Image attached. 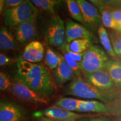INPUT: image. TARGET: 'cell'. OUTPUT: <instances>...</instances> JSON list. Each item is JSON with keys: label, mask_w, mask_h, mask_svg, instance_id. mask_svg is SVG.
Listing matches in <instances>:
<instances>
[{"label": "cell", "mask_w": 121, "mask_h": 121, "mask_svg": "<svg viewBox=\"0 0 121 121\" xmlns=\"http://www.w3.org/2000/svg\"><path fill=\"white\" fill-rule=\"evenodd\" d=\"M111 13L115 21L121 28V10H113Z\"/></svg>", "instance_id": "1f68e13d"}, {"label": "cell", "mask_w": 121, "mask_h": 121, "mask_svg": "<svg viewBox=\"0 0 121 121\" xmlns=\"http://www.w3.org/2000/svg\"><path fill=\"white\" fill-rule=\"evenodd\" d=\"M66 4L72 19L76 22L84 24L82 12L77 1L74 0H67L66 1Z\"/></svg>", "instance_id": "cb8c5ba5"}, {"label": "cell", "mask_w": 121, "mask_h": 121, "mask_svg": "<svg viewBox=\"0 0 121 121\" xmlns=\"http://www.w3.org/2000/svg\"></svg>", "instance_id": "e575fe53"}, {"label": "cell", "mask_w": 121, "mask_h": 121, "mask_svg": "<svg viewBox=\"0 0 121 121\" xmlns=\"http://www.w3.org/2000/svg\"><path fill=\"white\" fill-rule=\"evenodd\" d=\"M85 79L103 91L111 90L114 86L112 80L105 69H100L85 77Z\"/></svg>", "instance_id": "4fadbf2b"}, {"label": "cell", "mask_w": 121, "mask_h": 121, "mask_svg": "<svg viewBox=\"0 0 121 121\" xmlns=\"http://www.w3.org/2000/svg\"><path fill=\"white\" fill-rule=\"evenodd\" d=\"M17 60L10 58V57L6 56L4 54L0 53V66H5L9 64L14 62Z\"/></svg>", "instance_id": "f546056e"}, {"label": "cell", "mask_w": 121, "mask_h": 121, "mask_svg": "<svg viewBox=\"0 0 121 121\" xmlns=\"http://www.w3.org/2000/svg\"><path fill=\"white\" fill-rule=\"evenodd\" d=\"M57 53L59 57V64L53 70L52 78L56 85L61 87L68 82H71L76 77L71 68L65 61L62 54L58 52Z\"/></svg>", "instance_id": "8fae6325"}, {"label": "cell", "mask_w": 121, "mask_h": 121, "mask_svg": "<svg viewBox=\"0 0 121 121\" xmlns=\"http://www.w3.org/2000/svg\"><path fill=\"white\" fill-rule=\"evenodd\" d=\"M48 43L60 49L66 43L65 24L58 15H54L48 22L46 29Z\"/></svg>", "instance_id": "5b68a950"}, {"label": "cell", "mask_w": 121, "mask_h": 121, "mask_svg": "<svg viewBox=\"0 0 121 121\" xmlns=\"http://www.w3.org/2000/svg\"><path fill=\"white\" fill-rule=\"evenodd\" d=\"M63 47L65 48V50H66V52H67V53L69 54V56L72 59H73L74 60H75L76 61H77L78 62L80 63L81 62L82 60V57H83V55H84V53H74L71 52V51L68 49L67 46H66V43L65 44Z\"/></svg>", "instance_id": "83f0119b"}, {"label": "cell", "mask_w": 121, "mask_h": 121, "mask_svg": "<svg viewBox=\"0 0 121 121\" xmlns=\"http://www.w3.org/2000/svg\"><path fill=\"white\" fill-rule=\"evenodd\" d=\"M109 60L107 53L100 47L92 44L84 52L82 61L80 63L82 74L85 77L97 71L105 69Z\"/></svg>", "instance_id": "277c9868"}, {"label": "cell", "mask_w": 121, "mask_h": 121, "mask_svg": "<svg viewBox=\"0 0 121 121\" xmlns=\"http://www.w3.org/2000/svg\"><path fill=\"white\" fill-rule=\"evenodd\" d=\"M27 112L22 106L9 99H0V121H24Z\"/></svg>", "instance_id": "52a82bcc"}, {"label": "cell", "mask_w": 121, "mask_h": 121, "mask_svg": "<svg viewBox=\"0 0 121 121\" xmlns=\"http://www.w3.org/2000/svg\"><path fill=\"white\" fill-rule=\"evenodd\" d=\"M38 13L31 1L23 0L17 7L3 12L2 17L5 26L12 29L19 24L37 19Z\"/></svg>", "instance_id": "7a4b0ae2"}, {"label": "cell", "mask_w": 121, "mask_h": 121, "mask_svg": "<svg viewBox=\"0 0 121 121\" xmlns=\"http://www.w3.org/2000/svg\"><path fill=\"white\" fill-rule=\"evenodd\" d=\"M65 95H71L84 99L99 100L102 102H108L109 97L105 92L99 90L85 79L76 78L66 86Z\"/></svg>", "instance_id": "3957f363"}, {"label": "cell", "mask_w": 121, "mask_h": 121, "mask_svg": "<svg viewBox=\"0 0 121 121\" xmlns=\"http://www.w3.org/2000/svg\"><path fill=\"white\" fill-rule=\"evenodd\" d=\"M66 35V43H69L78 39H86L91 40L94 35L90 30L81 24L68 19L65 22Z\"/></svg>", "instance_id": "7c38bea8"}, {"label": "cell", "mask_w": 121, "mask_h": 121, "mask_svg": "<svg viewBox=\"0 0 121 121\" xmlns=\"http://www.w3.org/2000/svg\"><path fill=\"white\" fill-rule=\"evenodd\" d=\"M45 66L51 70H54L59 64V57L57 52H55L49 47H47L44 56Z\"/></svg>", "instance_id": "603a6c76"}, {"label": "cell", "mask_w": 121, "mask_h": 121, "mask_svg": "<svg viewBox=\"0 0 121 121\" xmlns=\"http://www.w3.org/2000/svg\"><path fill=\"white\" fill-rule=\"evenodd\" d=\"M92 44L91 40L86 39H78L73 40L69 44L66 43V46L72 52L84 53Z\"/></svg>", "instance_id": "d6986e66"}, {"label": "cell", "mask_w": 121, "mask_h": 121, "mask_svg": "<svg viewBox=\"0 0 121 121\" xmlns=\"http://www.w3.org/2000/svg\"><path fill=\"white\" fill-rule=\"evenodd\" d=\"M77 112L80 113H97L106 114L108 113V110L105 104L100 101L95 100H81Z\"/></svg>", "instance_id": "2e32d148"}, {"label": "cell", "mask_w": 121, "mask_h": 121, "mask_svg": "<svg viewBox=\"0 0 121 121\" xmlns=\"http://www.w3.org/2000/svg\"><path fill=\"white\" fill-rule=\"evenodd\" d=\"M112 46L116 54L121 57V36L113 40Z\"/></svg>", "instance_id": "f1b7e54d"}, {"label": "cell", "mask_w": 121, "mask_h": 121, "mask_svg": "<svg viewBox=\"0 0 121 121\" xmlns=\"http://www.w3.org/2000/svg\"><path fill=\"white\" fill-rule=\"evenodd\" d=\"M60 50L61 51L65 61L66 62V63L69 67L71 68L76 77L78 78H82V72H81V68H80V63L76 61L75 60H74L69 56L63 47Z\"/></svg>", "instance_id": "d4e9b609"}, {"label": "cell", "mask_w": 121, "mask_h": 121, "mask_svg": "<svg viewBox=\"0 0 121 121\" xmlns=\"http://www.w3.org/2000/svg\"><path fill=\"white\" fill-rule=\"evenodd\" d=\"M105 69L111 78L114 85L121 88V62L109 60L105 65Z\"/></svg>", "instance_id": "ac0fdd59"}, {"label": "cell", "mask_w": 121, "mask_h": 121, "mask_svg": "<svg viewBox=\"0 0 121 121\" xmlns=\"http://www.w3.org/2000/svg\"><path fill=\"white\" fill-rule=\"evenodd\" d=\"M13 33L6 26H0V52L17 49L19 44Z\"/></svg>", "instance_id": "9a60e30c"}, {"label": "cell", "mask_w": 121, "mask_h": 121, "mask_svg": "<svg viewBox=\"0 0 121 121\" xmlns=\"http://www.w3.org/2000/svg\"><path fill=\"white\" fill-rule=\"evenodd\" d=\"M22 1L23 0H6L4 4V11L17 7L22 4Z\"/></svg>", "instance_id": "4316f807"}, {"label": "cell", "mask_w": 121, "mask_h": 121, "mask_svg": "<svg viewBox=\"0 0 121 121\" xmlns=\"http://www.w3.org/2000/svg\"><path fill=\"white\" fill-rule=\"evenodd\" d=\"M82 14L84 24L87 28L96 31L100 26L102 19L99 10L95 5L85 0L76 1Z\"/></svg>", "instance_id": "9c48e42d"}, {"label": "cell", "mask_w": 121, "mask_h": 121, "mask_svg": "<svg viewBox=\"0 0 121 121\" xmlns=\"http://www.w3.org/2000/svg\"><path fill=\"white\" fill-rule=\"evenodd\" d=\"M33 4L37 8L55 15V9L57 6L62 2L57 0H33L31 1Z\"/></svg>", "instance_id": "44dd1931"}, {"label": "cell", "mask_w": 121, "mask_h": 121, "mask_svg": "<svg viewBox=\"0 0 121 121\" xmlns=\"http://www.w3.org/2000/svg\"><path fill=\"white\" fill-rule=\"evenodd\" d=\"M11 84L8 76L0 70V91H10Z\"/></svg>", "instance_id": "484cf974"}, {"label": "cell", "mask_w": 121, "mask_h": 121, "mask_svg": "<svg viewBox=\"0 0 121 121\" xmlns=\"http://www.w3.org/2000/svg\"><path fill=\"white\" fill-rule=\"evenodd\" d=\"M91 2H93V4H94L99 9V13L101 15L102 22L104 27L121 32V28L118 25L114 18L113 17L111 11L98 1H93Z\"/></svg>", "instance_id": "e0dca14e"}, {"label": "cell", "mask_w": 121, "mask_h": 121, "mask_svg": "<svg viewBox=\"0 0 121 121\" xmlns=\"http://www.w3.org/2000/svg\"><path fill=\"white\" fill-rule=\"evenodd\" d=\"M44 53V48L40 42H30L24 48L22 58L31 63L42 62Z\"/></svg>", "instance_id": "5bb4252c"}, {"label": "cell", "mask_w": 121, "mask_h": 121, "mask_svg": "<svg viewBox=\"0 0 121 121\" xmlns=\"http://www.w3.org/2000/svg\"><path fill=\"white\" fill-rule=\"evenodd\" d=\"M5 1L4 0H0V16L1 14H2L3 11H4V7Z\"/></svg>", "instance_id": "836d02e7"}, {"label": "cell", "mask_w": 121, "mask_h": 121, "mask_svg": "<svg viewBox=\"0 0 121 121\" xmlns=\"http://www.w3.org/2000/svg\"><path fill=\"white\" fill-rule=\"evenodd\" d=\"M37 121H57L54 120V119H52L51 118H47L45 117H40L38 118Z\"/></svg>", "instance_id": "d6a6232c"}, {"label": "cell", "mask_w": 121, "mask_h": 121, "mask_svg": "<svg viewBox=\"0 0 121 121\" xmlns=\"http://www.w3.org/2000/svg\"><path fill=\"white\" fill-rule=\"evenodd\" d=\"M81 100L75 98L62 97L57 100L55 105L68 111L77 112L78 106Z\"/></svg>", "instance_id": "7402d4cb"}, {"label": "cell", "mask_w": 121, "mask_h": 121, "mask_svg": "<svg viewBox=\"0 0 121 121\" xmlns=\"http://www.w3.org/2000/svg\"><path fill=\"white\" fill-rule=\"evenodd\" d=\"M16 40L22 45L35 41L38 37L37 19L23 22L12 29Z\"/></svg>", "instance_id": "ba28073f"}, {"label": "cell", "mask_w": 121, "mask_h": 121, "mask_svg": "<svg viewBox=\"0 0 121 121\" xmlns=\"http://www.w3.org/2000/svg\"><path fill=\"white\" fill-rule=\"evenodd\" d=\"M78 121H113L110 119L109 118L105 117H90L86 116L83 117L82 118L78 119Z\"/></svg>", "instance_id": "4dcf8cb0"}, {"label": "cell", "mask_w": 121, "mask_h": 121, "mask_svg": "<svg viewBox=\"0 0 121 121\" xmlns=\"http://www.w3.org/2000/svg\"><path fill=\"white\" fill-rule=\"evenodd\" d=\"M16 67L15 79L44 97L49 98L55 94L56 85L49 69L43 63L29 62L20 58Z\"/></svg>", "instance_id": "6da1fadb"}, {"label": "cell", "mask_w": 121, "mask_h": 121, "mask_svg": "<svg viewBox=\"0 0 121 121\" xmlns=\"http://www.w3.org/2000/svg\"><path fill=\"white\" fill-rule=\"evenodd\" d=\"M98 33L99 35L100 41L107 53L111 57H116V54L113 50L110 38L109 37L108 33L106 30L105 28L103 26L100 25L98 28Z\"/></svg>", "instance_id": "ffe728a7"}, {"label": "cell", "mask_w": 121, "mask_h": 121, "mask_svg": "<svg viewBox=\"0 0 121 121\" xmlns=\"http://www.w3.org/2000/svg\"><path fill=\"white\" fill-rule=\"evenodd\" d=\"M10 91L16 98L29 103L47 104L49 102L48 98L35 93L16 79L12 81Z\"/></svg>", "instance_id": "8992f818"}, {"label": "cell", "mask_w": 121, "mask_h": 121, "mask_svg": "<svg viewBox=\"0 0 121 121\" xmlns=\"http://www.w3.org/2000/svg\"><path fill=\"white\" fill-rule=\"evenodd\" d=\"M35 117H45L57 121H78V119L86 116L80 114L73 112L68 111L53 105L41 111L37 112L34 114Z\"/></svg>", "instance_id": "30bf717a"}]
</instances>
